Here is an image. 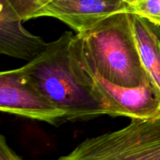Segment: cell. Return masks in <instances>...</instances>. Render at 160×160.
<instances>
[{"instance_id": "4", "label": "cell", "mask_w": 160, "mask_h": 160, "mask_svg": "<svg viewBox=\"0 0 160 160\" xmlns=\"http://www.w3.org/2000/svg\"><path fill=\"white\" fill-rule=\"evenodd\" d=\"M70 53L77 76L107 107L110 116L151 119L160 115V97L152 85L128 88L114 84L89 66L73 46L72 41Z\"/></svg>"}, {"instance_id": "3", "label": "cell", "mask_w": 160, "mask_h": 160, "mask_svg": "<svg viewBox=\"0 0 160 160\" xmlns=\"http://www.w3.org/2000/svg\"><path fill=\"white\" fill-rule=\"evenodd\" d=\"M56 160H160V115L87 138Z\"/></svg>"}, {"instance_id": "12", "label": "cell", "mask_w": 160, "mask_h": 160, "mask_svg": "<svg viewBox=\"0 0 160 160\" xmlns=\"http://www.w3.org/2000/svg\"><path fill=\"white\" fill-rule=\"evenodd\" d=\"M122 1L125 2V3H127L128 4H129L131 6H133L134 5H135L136 3H138L140 0H122Z\"/></svg>"}, {"instance_id": "9", "label": "cell", "mask_w": 160, "mask_h": 160, "mask_svg": "<svg viewBox=\"0 0 160 160\" xmlns=\"http://www.w3.org/2000/svg\"><path fill=\"white\" fill-rule=\"evenodd\" d=\"M11 13L17 18L23 20L34 18L42 8L52 0H5Z\"/></svg>"}, {"instance_id": "11", "label": "cell", "mask_w": 160, "mask_h": 160, "mask_svg": "<svg viewBox=\"0 0 160 160\" xmlns=\"http://www.w3.org/2000/svg\"><path fill=\"white\" fill-rule=\"evenodd\" d=\"M0 160H22V158L9 147L3 135L0 136Z\"/></svg>"}, {"instance_id": "2", "label": "cell", "mask_w": 160, "mask_h": 160, "mask_svg": "<svg viewBox=\"0 0 160 160\" xmlns=\"http://www.w3.org/2000/svg\"><path fill=\"white\" fill-rule=\"evenodd\" d=\"M72 44L108 81L128 88L152 85L134 36L132 13L110 16L89 31L78 33Z\"/></svg>"}, {"instance_id": "6", "label": "cell", "mask_w": 160, "mask_h": 160, "mask_svg": "<svg viewBox=\"0 0 160 160\" xmlns=\"http://www.w3.org/2000/svg\"><path fill=\"white\" fill-rule=\"evenodd\" d=\"M131 13V6L122 0H52L40 9L34 18L51 17L85 32L110 16Z\"/></svg>"}, {"instance_id": "1", "label": "cell", "mask_w": 160, "mask_h": 160, "mask_svg": "<svg viewBox=\"0 0 160 160\" xmlns=\"http://www.w3.org/2000/svg\"><path fill=\"white\" fill-rule=\"evenodd\" d=\"M74 35L65 31L37 57L17 70L58 108L65 112L66 122L88 121L103 115L107 107L83 85L75 73L70 53Z\"/></svg>"}, {"instance_id": "8", "label": "cell", "mask_w": 160, "mask_h": 160, "mask_svg": "<svg viewBox=\"0 0 160 160\" xmlns=\"http://www.w3.org/2000/svg\"><path fill=\"white\" fill-rule=\"evenodd\" d=\"M132 22L142 64L160 97V24L135 13Z\"/></svg>"}, {"instance_id": "5", "label": "cell", "mask_w": 160, "mask_h": 160, "mask_svg": "<svg viewBox=\"0 0 160 160\" xmlns=\"http://www.w3.org/2000/svg\"><path fill=\"white\" fill-rule=\"evenodd\" d=\"M0 111L58 125L66 114L42 93L17 69L0 73Z\"/></svg>"}, {"instance_id": "7", "label": "cell", "mask_w": 160, "mask_h": 160, "mask_svg": "<svg viewBox=\"0 0 160 160\" xmlns=\"http://www.w3.org/2000/svg\"><path fill=\"white\" fill-rule=\"evenodd\" d=\"M0 53L28 62L37 57L48 43L27 31L5 0H0Z\"/></svg>"}, {"instance_id": "10", "label": "cell", "mask_w": 160, "mask_h": 160, "mask_svg": "<svg viewBox=\"0 0 160 160\" xmlns=\"http://www.w3.org/2000/svg\"><path fill=\"white\" fill-rule=\"evenodd\" d=\"M131 13L160 24V0H140L131 6Z\"/></svg>"}]
</instances>
